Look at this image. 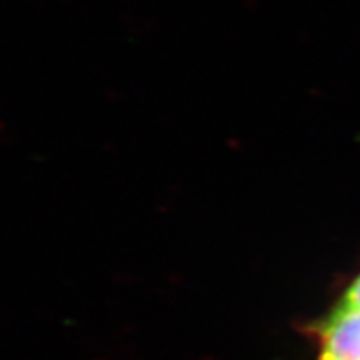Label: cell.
I'll return each mask as SVG.
<instances>
[{
	"label": "cell",
	"instance_id": "1",
	"mask_svg": "<svg viewBox=\"0 0 360 360\" xmlns=\"http://www.w3.org/2000/svg\"><path fill=\"white\" fill-rule=\"evenodd\" d=\"M305 332L315 342L314 360H360V274Z\"/></svg>",
	"mask_w": 360,
	"mask_h": 360
}]
</instances>
